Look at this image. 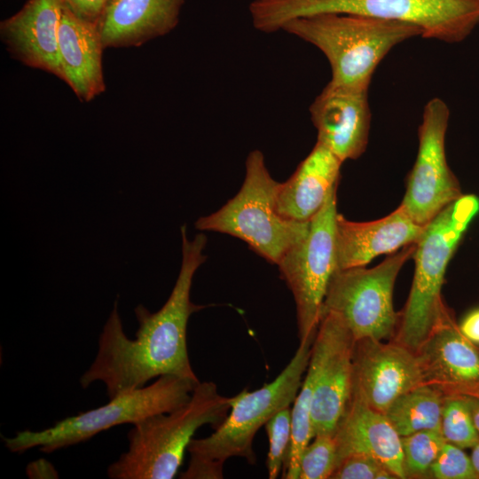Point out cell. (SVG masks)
Masks as SVG:
<instances>
[{
    "label": "cell",
    "mask_w": 479,
    "mask_h": 479,
    "mask_svg": "<svg viewBox=\"0 0 479 479\" xmlns=\"http://www.w3.org/2000/svg\"><path fill=\"white\" fill-rule=\"evenodd\" d=\"M180 231L181 267L168 300L155 312L143 304L134 309L138 323L135 339L125 334L118 301L114 302L99 335L95 359L80 378L83 389L101 381L113 398L162 375L199 381L189 358L187 326L191 315L204 308L191 301V288L195 272L207 259V236L198 233L189 240L185 224Z\"/></svg>",
    "instance_id": "6da1fadb"
},
{
    "label": "cell",
    "mask_w": 479,
    "mask_h": 479,
    "mask_svg": "<svg viewBox=\"0 0 479 479\" xmlns=\"http://www.w3.org/2000/svg\"><path fill=\"white\" fill-rule=\"evenodd\" d=\"M315 335L299 346L281 373L269 383L230 397L231 408L224 421L208 436L192 438L187 452L190 460L182 479H219L230 458L239 457L254 464L253 442L257 431L280 410L294 402L305 375Z\"/></svg>",
    "instance_id": "7a4b0ae2"
},
{
    "label": "cell",
    "mask_w": 479,
    "mask_h": 479,
    "mask_svg": "<svg viewBox=\"0 0 479 479\" xmlns=\"http://www.w3.org/2000/svg\"><path fill=\"white\" fill-rule=\"evenodd\" d=\"M230 408V397L221 395L216 383L200 381L185 404L132 425L128 449L108 467V477H175L195 432L205 425L217 428Z\"/></svg>",
    "instance_id": "3957f363"
},
{
    "label": "cell",
    "mask_w": 479,
    "mask_h": 479,
    "mask_svg": "<svg viewBox=\"0 0 479 479\" xmlns=\"http://www.w3.org/2000/svg\"><path fill=\"white\" fill-rule=\"evenodd\" d=\"M248 11L253 27L265 34L294 19L344 13L412 23L422 37L453 43L479 24V0H253Z\"/></svg>",
    "instance_id": "277c9868"
},
{
    "label": "cell",
    "mask_w": 479,
    "mask_h": 479,
    "mask_svg": "<svg viewBox=\"0 0 479 479\" xmlns=\"http://www.w3.org/2000/svg\"><path fill=\"white\" fill-rule=\"evenodd\" d=\"M281 30L326 56L332 75L329 82L361 88H369L378 65L395 46L422 36V29L412 23L344 13L294 19Z\"/></svg>",
    "instance_id": "5b68a950"
},
{
    "label": "cell",
    "mask_w": 479,
    "mask_h": 479,
    "mask_svg": "<svg viewBox=\"0 0 479 479\" xmlns=\"http://www.w3.org/2000/svg\"><path fill=\"white\" fill-rule=\"evenodd\" d=\"M479 214V198L462 194L424 228L413 254L415 270L408 299L398 312L396 341L416 351L451 311L442 299L448 263Z\"/></svg>",
    "instance_id": "8992f818"
},
{
    "label": "cell",
    "mask_w": 479,
    "mask_h": 479,
    "mask_svg": "<svg viewBox=\"0 0 479 479\" xmlns=\"http://www.w3.org/2000/svg\"><path fill=\"white\" fill-rule=\"evenodd\" d=\"M243 184L235 196L217 211L198 218L195 228L238 238L257 255L278 264L287 251L307 233L310 221L295 222L277 211L279 182L270 174L260 150L245 162Z\"/></svg>",
    "instance_id": "52a82bcc"
},
{
    "label": "cell",
    "mask_w": 479,
    "mask_h": 479,
    "mask_svg": "<svg viewBox=\"0 0 479 479\" xmlns=\"http://www.w3.org/2000/svg\"><path fill=\"white\" fill-rule=\"evenodd\" d=\"M199 382L162 375L153 383L109 398L102 406L67 417L43 430L19 431L12 437H2L3 442L13 453L35 447L51 453L88 441L111 428L134 425L147 417L170 412L191 398Z\"/></svg>",
    "instance_id": "ba28073f"
},
{
    "label": "cell",
    "mask_w": 479,
    "mask_h": 479,
    "mask_svg": "<svg viewBox=\"0 0 479 479\" xmlns=\"http://www.w3.org/2000/svg\"><path fill=\"white\" fill-rule=\"evenodd\" d=\"M415 250L416 243L390 254L375 267L337 270L328 286L321 314L338 315L356 341L392 339L399 317L393 307L395 281Z\"/></svg>",
    "instance_id": "9c48e42d"
},
{
    "label": "cell",
    "mask_w": 479,
    "mask_h": 479,
    "mask_svg": "<svg viewBox=\"0 0 479 479\" xmlns=\"http://www.w3.org/2000/svg\"><path fill=\"white\" fill-rule=\"evenodd\" d=\"M337 188L310 220L306 235L280 259L279 270L295 302L299 342L316 334L323 302L337 269Z\"/></svg>",
    "instance_id": "30bf717a"
},
{
    "label": "cell",
    "mask_w": 479,
    "mask_h": 479,
    "mask_svg": "<svg viewBox=\"0 0 479 479\" xmlns=\"http://www.w3.org/2000/svg\"><path fill=\"white\" fill-rule=\"evenodd\" d=\"M449 117L447 104L434 98L425 105L418 129V153L400 205L421 226H426L462 195L459 183L446 159Z\"/></svg>",
    "instance_id": "8fae6325"
},
{
    "label": "cell",
    "mask_w": 479,
    "mask_h": 479,
    "mask_svg": "<svg viewBox=\"0 0 479 479\" xmlns=\"http://www.w3.org/2000/svg\"><path fill=\"white\" fill-rule=\"evenodd\" d=\"M356 339L342 318L323 312L312 343L317 378L311 408L313 437L334 435L352 395Z\"/></svg>",
    "instance_id": "7c38bea8"
},
{
    "label": "cell",
    "mask_w": 479,
    "mask_h": 479,
    "mask_svg": "<svg viewBox=\"0 0 479 479\" xmlns=\"http://www.w3.org/2000/svg\"><path fill=\"white\" fill-rule=\"evenodd\" d=\"M422 384L416 351L393 340L356 341L351 397L384 413L397 397Z\"/></svg>",
    "instance_id": "4fadbf2b"
},
{
    "label": "cell",
    "mask_w": 479,
    "mask_h": 479,
    "mask_svg": "<svg viewBox=\"0 0 479 479\" xmlns=\"http://www.w3.org/2000/svg\"><path fill=\"white\" fill-rule=\"evenodd\" d=\"M368 93L369 88L328 82L310 106L317 142L342 162L357 159L367 147L371 125Z\"/></svg>",
    "instance_id": "5bb4252c"
},
{
    "label": "cell",
    "mask_w": 479,
    "mask_h": 479,
    "mask_svg": "<svg viewBox=\"0 0 479 479\" xmlns=\"http://www.w3.org/2000/svg\"><path fill=\"white\" fill-rule=\"evenodd\" d=\"M416 353L424 384L444 395H479V350L460 332L452 313Z\"/></svg>",
    "instance_id": "9a60e30c"
},
{
    "label": "cell",
    "mask_w": 479,
    "mask_h": 479,
    "mask_svg": "<svg viewBox=\"0 0 479 479\" xmlns=\"http://www.w3.org/2000/svg\"><path fill=\"white\" fill-rule=\"evenodd\" d=\"M59 0H27L15 14L0 23V35L10 55L32 68L62 74L59 55Z\"/></svg>",
    "instance_id": "2e32d148"
},
{
    "label": "cell",
    "mask_w": 479,
    "mask_h": 479,
    "mask_svg": "<svg viewBox=\"0 0 479 479\" xmlns=\"http://www.w3.org/2000/svg\"><path fill=\"white\" fill-rule=\"evenodd\" d=\"M424 228L414 222L401 205L388 216L370 222L349 221L338 213L337 269L365 266L381 255H390L415 244Z\"/></svg>",
    "instance_id": "e0dca14e"
},
{
    "label": "cell",
    "mask_w": 479,
    "mask_h": 479,
    "mask_svg": "<svg viewBox=\"0 0 479 479\" xmlns=\"http://www.w3.org/2000/svg\"><path fill=\"white\" fill-rule=\"evenodd\" d=\"M186 0H110L97 24L104 48L137 47L171 32Z\"/></svg>",
    "instance_id": "ac0fdd59"
},
{
    "label": "cell",
    "mask_w": 479,
    "mask_h": 479,
    "mask_svg": "<svg viewBox=\"0 0 479 479\" xmlns=\"http://www.w3.org/2000/svg\"><path fill=\"white\" fill-rule=\"evenodd\" d=\"M104 49L97 25L78 18L62 4L59 27L61 80L81 102H90L106 90Z\"/></svg>",
    "instance_id": "d6986e66"
},
{
    "label": "cell",
    "mask_w": 479,
    "mask_h": 479,
    "mask_svg": "<svg viewBox=\"0 0 479 479\" xmlns=\"http://www.w3.org/2000/svg\"><path fill=\"white\" fill-rule=\"evenodd\" d=\"M334 436L338 464L349 455H367L379 460L397 479L405 478L401 436L385 413L351 397Z\"/></svg>",
    "instance_id": "ffe728a7"
},
{
    "label": "cell",
    "mask_w": 479,
    "mask_h": 479,
    "mask_svg": "<svg viewBox=\"0 0 479 479\" xmlns=\"http://www.w3.org/2000/svg\"><path fill=\"white\" fill-rule=\"evenodd\" d=\"M342 164L328 148L316 142L292 176L279 183L276 198L279 214L295 222L311 220L338 186Z\"/></svg>",
    "instance_id": "44dd1931"
},
{
    "label": "cell",
    "mask_w": 479,
    "mask_h": 479,
    "mask_svg": "<svg viewBox=\"0 0 479 479\" xmlns=\"http://www.w3.org/2000/svg\"><path fill=\"white\" fill-rule=\"evenodd\" d=\"M444 395L422 384L397 397L384 412L400 436L427 429H441Z\"/></svg>",
    "instance_id": "7402d4cb"
},
{
    "label": "cell",
    "mask_w": 479,
    "mask_h": 479,
    "mask_svg": "<svg viewBox=\"0 0 479 479\" xmlns=\"http://www.w3.org/2000/svg\"><path fill=\"white\" fill-rule=\"evenodd\" d=\"M445 440L441 429H427L401 436L405 478L430 477V467Z\"/></svg>",
    "instance_id": "603a6c76"
},
{
    "label": "cell",
    "mask_w": 479,
    "mask_h": 479,
    "mask_svg": "<svg viewBox=\"0 0 479 479\" xmlns=\"http://www.w3.org/2000/svg\"><path fill=\"white\" fill-rule=\"evenodd\" d=\"M441 432L444 440L461 449L479 441L468 404L463 395H446L443 403Z\"/></svg>",
    "instance_id": "cb8c5ba5"
},
{
    "label": "cell",
    "mask_w": 479,
    "mask_h": 479,
    "mask_svg": "<svg viewBox=\"0 0 479 479\" xmlns=\"http://www.w3.org/2000/svg\"><path fill=\"white\" fill-rule=\"evenodd\" d=\"M338 464L334 436H315L305 447L300 461L299 479L331 478Z\"/></svg>",
    "instance_id": "d4e9b609"
},
{
    "label": "cell",
    "mask_w": 479,
    "mask_h": 479,
    "mask_svg": "<svg viewBox=\"0 0 479 479\" xmlns=\"http://www.w3.org/2000/svg\"><path fill=\"white\" fill-rule=\"evenodd\" d=\"M269 439L266 459L268 477L276 479L285 466L292 437L291 408L286 407L274 414L264 425Z\"/></svg>",
    "instance_id": "484cf974"
},
{
    "label": "cell",
    "mask_w": 479,
    "mask_h": 479,
    "mask_svg": "<svg viewBox=\"0 0 479 479\" xmlns=\"http://www.w3.org/2000/svg\"><path fill=\"white\" fill-rule=\"evenodd\" d=\"M430 477L436 479H478L470 457L461 448L444 442L430 467Z\"/></svg>",
    "instance_id": "4316f807"
},
{
    "label": "cell",
    "mask_w": 479,
    "mask_h": 479,
    "mask_svg": "<svg viewBox=\"0 0 479 479\" xmlns=\"http://www.w3.org/2000/svg\"><path fill=\"white\" fill-rule=\"evenodd\" d=\"M397 476L376 459L353 454L342 459L331 479H396Z\"/></svg>",
    "instance_id": "83f0119b"
},
{
    "label": "cell",
    "mask_w": 479,
    "mask_h": 479,
    "mask_svg": "<svg viewBox=\"0 0 479 479\" xmlns=\"http://www.w3.org/2000/svg\"><path fill=\"white\" fill-rule=\"evenodd\" d=\"M78 18L97 25L110 0H59Z\"/></svg>",
    "instance_id": "f1b7e54d"
},
{
    "label": "cell",
    "mask_w": 479,
    "mask_h": 479,
    "mask_svg": "<svg viewBox=\"0 0 479 479\" xmlns=\"http://www.w3.org/2000/svg\"><path fill=\"white\" fill-rule=\"evenodd\" d=\"M29 478H58L59 475L51 463L44 459L30 462L26 469Z\"/></svg>",
    "instance_id": "f546056e"
},
{
    "label": "cell",
    "mask_w": 479,
    "mask_h": 479,
    "mask_svg": "<svg viewBox=\"0 0 479 479\" xmlns=\"http://www.w3.org/2000/svg\"><path fill=\"white\" fill-rule=\"evenodd\" d=\"M459 330L469 341L479 342V309L471 311L464 318Z\"/></svg>",
    "instance_id": "4dcf8cb0"
},
{
    "label": "cell",
    "mask_w": 479,
    "mask_h": 479,
    "mask_svg": "<svg viewBox=\"0 0 479 479\" xmlns=\"http://www.w3.org/2000/svg\"><path fill=\"white\" fill-rule=\"evenodd\" d=\"M464 397L468 404L474 424L479 432V395H466Z\"/></svg>",
    "instance_id": "1f68e13d"
},
{
    "label": "cell",
    "mask_w": 479,
    "mask_h": 479,
    "mask_svg": "<svg viewBox=\"0 0 479 479\" xmlns=\"http://www.w3.org/2000/svg\"><path fill=\"white\" fill-rule=\"evenodd\" d=\"M470 459L474 466V468L479 476V441L472 448V453H471Z\"/></svg>",
    "instance_id": "d6a6232c"
}]
</instances>
